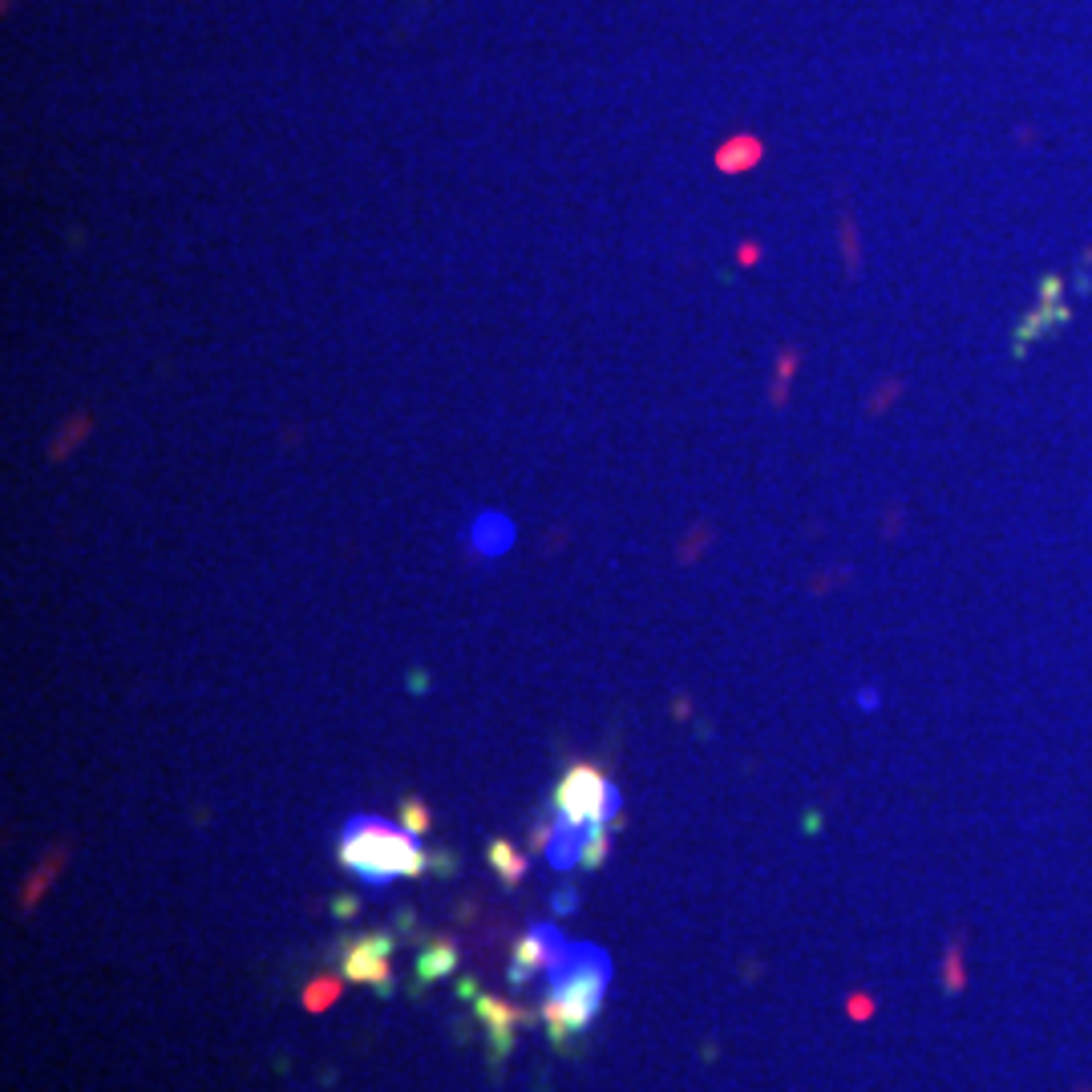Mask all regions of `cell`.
<instances>
[{"mask_svg":"<svg viewBox=\"0 0 1092 1092\" xmlns=\"http://www.w3.org/2000/svg\"><path fill=\"white\" fill-rule=\"evenodd\" d=\"M340 866L360 878L364 886L385 890L397 878H421L429 874V854H421V846L409 830L388 826L385 817H348L340 846H336Z\"/></svg>","mask_w":1092,"mask_h":1092,"instance_id":"6da1fadb","label":"cell"},{"mask_svg":"<svg viewBox=\"0 0 1092 1092\" xmlns=\"http://www.w3.org/2000/svg\"><path fill=\"white\" fill-rule=\"evenodd\" d=\"M607 983H611V959L591 942H566L562 959L546 971V995H555L571 1032H587L599 1016Z\"/></svg>","mask_w":1092,"mask_h":1092,"instance_id":"7a4b0ae2","label":"cell"},{"mask_svg":"<svg viewBox=\"0 0 1092 1092\" xmlns=\"http://www.w3.org/2000/svg\"><path fill=\"white\" fill-rule=\"evenodd\" d=\"M555 814L575 821V826H599V821H615L619 814H624V798H619V789L607 781L595 765L578 761L562 773V781L555 785Z\"/></svg>","mask_w":1092,"mask_h":1092,"instance_id":"3957f363","label":"cell"},{"mask_svg":"<svg viewBox=\"0 0 1092 1092\" xmlns=\"http://www.w3.org/2000/svg\"><path fill=\"white\" fill-rule=\"evenodd\" d=\"M393 951H397V935L388 930H369V935L344 939L340 942V967L348 983L372 988L381 1000L397 991V975H393Z\"/></svg>","mask_w":1092,"mask_h":1092,"instance_id":"277c9868","label":"cell"},{"mask_svg":"<svg viewBox=\"0 0 1092 1092\" xmlns=\"http://www.w3.org/2000/svg\"><path fill=\"white\" fill-rule=\"evenodd\" d=\"M566 951V939L555 923H534L526 935L518 939L514 959H510V983L514 988H526L538 971H550Z\"/></svg>","mask_w":1092,"mask_h":1092,"instance_id":"5b68a950","label":"cell"},{"mask_svg":"<svg viewBox=\"0 0 1092 1092\" xmlns=\"http://www.w3.org/2000/svg\"><path fill=\"white\" fill-rule=\"evenodd\" d=\"M474 1011L482 1020V1028L490 1032V1056L502 1064L510 1052H514V1040H518V1028H530L534 1023V1007L526 1004H510L502 1000V995H478L474 1000Z\"/></svg>","mask_w":1092,"mask_h":1092,"instance_id":"8992f818","label":"cell"},{"mask_svg":"<svg viewBox=\"0 0 1092 1092\" xmlns=\"http://www.w3.org/2000/svg\"><path fill=\"white\" fill-rule=\"evenodd\" d=\"M457 963H462V951H457V942H453V939H445V935L425 939L421 955H417V983H413V995H421V991L429 988V983H437V979H445V975H453Z\"/></svg>","mask_w":1092,"mask_h":1092,"instance_id":"52a82bcc","label":"cell"},{"mask_svg":"<svg viewBox=\"0 0 1092 1092\" xmlns=\"http://www.w3.org/2000/svg\"><path fill=\"white\" fill-rule=\"evenodd\" d=\"M1068 320H1072V308L1064 304V300H1040L1028 316L1020 320V328H1016V348H1011V353L1023 356V353L1032 348V340H1040V336L1052 332V328H1064Z\"/></svg>","mask_w":1092,"mask_h":1092,"instance_id":"ba28073f","label":"cell"},{"mask_svg":"<svg viewBox=\"0 0 1092 1092\" xmlns=\"http://www.w3.org/2000/svg\"><path fill=\"white\" fill-rule=\"evenodd\" d=\"M466 534H469V546H474L482 559H498L502 550H510V543H514V522L506 514H498V510H485V514H478L469 522Z\"/></svg>","mask_w":1092,"mask_h":1092,"instance_id":"9c48e42d","label":"cell"},{"mask_svg":"<svg viewBox=\"0 0 1092 1092\" xmlns=\"http://www.w3.org/2000/svg\"><path fill=\"white\" fill-rule=\"evenodd\" d=\"M583 826H575V821H566L555 814V830H550V842H546V862L555 870H571L578 866V858H583Z\"/></svg>","mask_w":1092,"mask_h":1092,"instance_id":"30bf717a","label":"cell"},{"mask_svg":"<svg viewBox=\"0 0 1092 1092\" xmlns=\"http://www.w3.org/2000/svg\"><path fill=\"white\" fill-rule=\"evenodd\" d=\"M761 158H765V142L752 138V134H736V138H728L717 150V170L720 174H745V170L757 166Z\"/></svg>","mask_w":1092,"mask_h":1092,"instance_id":"8fae6325","label":"cell"},{"mask_svg":"<svg viewBox=\"0 0 1092 1092\" xmlns=\"http://www.w3.org/2000/svg\"><path fill=\"white\" fill-rule=\"evenodd\" d=\"M485 858H490V866H494V874H498V878H502V886H506V890L522 886L526 870H530V858H526V854H518V849H514V842H506V838H494V842H490V849H485Z\"/></svg>","mask_w":1092,"mask_h":1092,"instance_id":"7c38bea8","label":"cell"},{"mask_svg":"<svg viewBox=\"0 0 1092 1092\" xmlns=\"http://www.w3.org/2000/svg\"><path fill=\"white\" fill-rule=\"evenodd\" d=\"M798 369H801V348H798V344L781 348V356H777V376H773V385H768V401H773L777 409L785 404L789 385H793V376H798Z\"/></svg>","mask_w":1092,"mask_h":1092,"instance_id":"4fadbf2b","label":"cell"},{"mask_svg":"<svg viewBox=\"0 0 1092 1092\" xmlns=\"http://www.w3.org/2000/svg\"><path fill=\"white\" fill-rule=\"evenodd\" d=\"M611 821H599V826H587L583 833V858H578V866L583 870H599L607 854H611Z\"/></svg>","mask_w":1092,"mask_h":1092,"instance_id":"5bb4252c","label":"cell"},{"mask_svg":"<svg viewBox=\"0 0 1092 1092\" xmlns=\"http://www.w3.org/2000/svg\"><path fill=\"white\" fill-rule=\"evenodd\" d=\"M57 870H61V854H53V858H45V862H40V870L33 874L29 882H24V890H21V910H24V914H29V910L37 907V902H40V894H45V890L53 886V878H57Z\"/></svg>","mask_w":1092,"mask_h":1092,"instance_id":"9a60e30c","label":"cell"},{"mask_svg":"<svg viewBox=\"0 0 1092 1092\" xmlns=\"http://www.w3.org/2000/svg\"><path fill=\"white\" fill-rule=\"evenodd\" d=\"M344 995V983L336 979V975H320V979H312L304 988V1007L308 1011H328L336 1000Z\"/></svg>","mask_w":1092,"mask_h":1092,"instance_id":"2e32d148","label":"cell"},{"mask_svg":"<svg viewBox=\"0 0 1092 1092\" xmlns=\"http://www.w3.org/2000/svg\"><path fill=\"white\" fill-rule=\"evenodd\" d=\"M401 826L421 842V838H429V830H434V814H429V805L421 798H401Z\"/></svg>","mask_w":1092,"mask_h":1092,"instance_id":"e0dca14e","label":"cell"},{"mask_svg":"<svg viewBox=\"0 0 1092 1092\" xmlns=\"http://www.w3.org/2000/svg\"><path fill=\"white\" fill-rule=\"evenodd\" d=\"M86 434H89V413H77V417H70V425H65L61 434H57L61 441H53V445H49V457H53V462H61L65 453H70V450H77V445L86 441Z\"/></svg>","mask_w":1092,"mask_h":1092,"instance_id":"ac0fdd59","label":"cell"},{"mask_svg":"<svg viewBox=\"0 0 1092 1092\" xmlns=\"http://www.w3.org/2000/svg\"><path fill=\"white\" fill-rule=\"evenodd\" d=\"M842 251H846V263L849 272H858V231H854V219H842Z\"/></svg>","mask_w":1092,"mask_h":1092,"instance_id":"d6986e66","label":"cell"},{"mask_svg":"<svg viewBox=\"0 0 1092 1092\" xmlns=\"http://www.w3.org/2000/svg\"><path fill=\"white\" fill-rule=\"evenodd\" d=\"M898 393H902V381H886V385L878 388V397L870 401V417H878L882 409H890V401H894Z\"/></svg>","mask_w":1092,"mask_h":1092,"instance_id":"ffe728a7","label":"cell"},{"mask_svg":"<svg viewBox=\"0 0 1092 1092\" xmlns=\"http://www.w3.org/2000/svg\"><path fill=\"white\" fill-rule=\"evenodd\" d=\"M575 907H578V894H575V890H571V886H562V890H555V910H559V914H571Z\"/></svg>","mask_w":1092,"mask_h":1092,"instance_id":"44dd1931","label":"cell"},{"mask_svg":"<svg viewBox=\"0 0 1092 1092\" xmlns=\"http://www.w3.org/2000/svg\"><path fill=\"white\" fill-rule=\"evenodd\" d=\"M1064 295V279L1060 276H1044L1040 279V300H1060Z\"/></svg>","mask_w":1092,"mask_h":1092,"instance_id":"7402d4cb","label":"cell"},{"mask_svg":"<svg viewBox=\"0 0 1092 1092\" xmlns=\"http://www.w3.org/2000/svg\"><path fill=\"white\" fill-rule=\"evenodd\" d=\"M757 260H761V247H757V243H752V239H749V243H740V251H736V263H740V267H752Z\"/></svg>","mask_w":1092,"mask_h":1092,"instance_id":"603a6c76","label":"cell"},{"mask_svg":"<svg viewBox=\"0 0 1092 1092\" xmlns=\"http://www.w3.org/2000/svg\"><path fill=\"white\" fill-rule=\"evenodd\" d=\"M356 907H360V902H356V898H348V894H340V898H336V902H332V914H336V919H353V914H356Z\"/></svg>","mask_w":1092,"mask_h":1092,"instance_id":"cb8c5ba5","label":"cell"},{"mask_svg":"<svg viewBox=\"0 0 1092 1092\" xmlns=\"http://www.w3.org/2000/svg\"><path fill=\"white\" fill-rule=\"evenodd\" d=\"M429 870L450 878V874H453V854H429Z\"/></svg>","mask_w":1092,"mask_h":1092,"instance_id":"d4e9b609","label":"cell"},{"mask_svg":"<svg viewBox=\"0 0 1092 1092\" xmlns=\"http://www.w3.org/2000/svg\"><path fill=\"white\" fill-rule=\"evenodd\" d=\"M457 995H462V1000H469V1004H474V1000H478V995H482V991H478V983H474V979H462V983H457Z\"/></svg>","mask_w":1092,"mask_h":1092,"instance_id":"484cf974","label":"cell"}]
</instances>
